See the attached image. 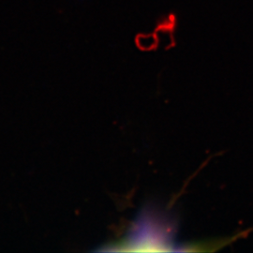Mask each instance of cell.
<instances>
[{
    "mask_svg": "<svg viewBox=\"0 0 253 253\" xmlns=\"http://www.w3.org/2000/svg\"><path fill=\"white\" fill-rule=\"evenodd\" d=\"M154 211L145 209L137 217L126 238L111 246L109 251L118 252H174L175 229L167 218L158 217Z\"/></svg>",
    "mask_w": 253,
    "mask_h": 253,
    "instance_id": "obj_1",
    "label": "cell"
}]
</instances>
